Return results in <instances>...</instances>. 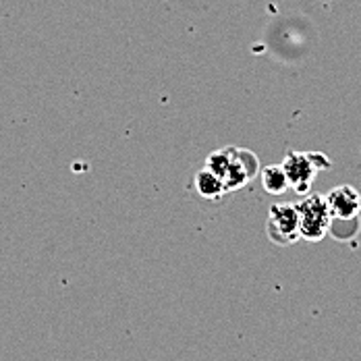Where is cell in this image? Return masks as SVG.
Segmentation results:
<instances>
[{
	"label": "cell",
	"mask_w": 361,
	"mask_h": 361,
	"mask_svg": "<svg viewBox=\"0 0 361 361\" xmlns=\"http://www.w3.org/2000/svg\"><path fill=\"white\" fill-rule=\"evenodd\" d=\"M197 189H200L202 195H206V197H210V200H216L222 191H226L222 179L218 177L216 173H212L210 169H206V171H202V173L197 175Z\"/></svg>",
	"instance_id": "obj_6"
},
{
	"label": "cell",
	"mask_w": 361,
	"mask_h": 361,
	"mask_svg": "<svg viewBox=\"0 0 361 361\" xmlns=\"http://www.w3.org/2000/svg\"><path fill=\"white\" fill-rule=\"evenodd\" d=\"M299 212V233L307 239H322L330 224V208L322 195H310L301 204H297Z\"/></svg>",
	"instance_id": "obj_1"
},
{
	"label": "cell",
	"mask_w": 361,
	"mask_h": 361,
	"mask_svg": "<svg viewBox=\"0 0 361 361\" xmlns=\"http://www.w3.org/2000/svg\"><path fill=\"white\" fill-rule=\"evenodd\" d=\"M316 160L318 154H289L283 169L287 173L289 185H293L299 193H305L307 187L316 179Z\"/></svg>",
	"instance_id": "obj_2"
},
{
	"label": "cell",
	"mask_w": 361,
	"mask_h": 361,
	"mask_svg": "<svg viewBox=\"0 0 361 361\" xmlns=\"http://www.w3.org/2000/svg\"><path fill=\"white\" fill-rule=\"evenodd\" d=\"M262 180L268 193H283L289 187V179L283 166H268L262 173Z\"/></svg>",
	"instance_id": "obj_5"
},
{
	"label": "cell",
	"mask_w": 361,
	"mask_h": 361,
	"mask_svg": "<svg viewBox=\"0 0 361 361\" xmlns=\"http://www.w3.org/2000/svg\"><path fill=\"white\" fill-rule=\"evenodd\" d=\"M326 202H328L330 214L334 218H341V220L355 218L361 210V197L353 187H338V189H334L326 197Z\"/></svg>",
	"instance_id": "obj_4"
},
{
	"label": "cell",
	"mask_w": 361,
	"mask_h": 361,
	"mask_svg": "<svg viewBox=\"0 0 361 361\" xmlns=\"http://www.w3.org/2000/svg\"><path fill=\"white\" fill-rule=\"evenodd\" d=\"M270 235L274 241H290L299 233V212L293 204H279L270 210Z\"/></svg>",
	"instance_id": "obj_3"
}]
</instances>
